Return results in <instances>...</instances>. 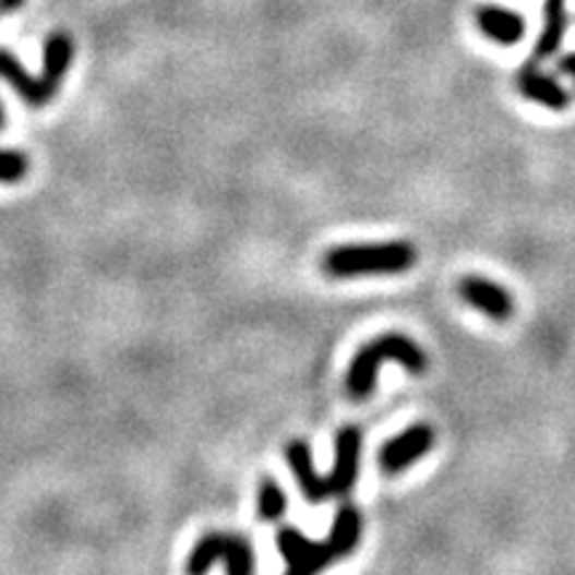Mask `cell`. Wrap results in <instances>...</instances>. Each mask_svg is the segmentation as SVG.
<instances>
[{
    "label": "cell",
    "mask_w": 575,
    "mask_h": 575,
    "mask_svg": "<svg viewBox=\"0 0 575 575\" xmlns=\"http://www.w3.org/2000/svg\"><path fill=\"white\" fill-rule=\"evenodd\" d=\"M384 362H397L399 368L410 373V376H421L427 373V352L414 342V338L403 336V333H384L368 342L366 347L357 349V355L349 362L347 371V392L352 399H366L376 390L379 368Z\"/></svg>",
    "instance_id": "1"
},
{
    "label": "cell",
    "mask_w": 575,
    "mask_h": 575,
    "mask_svg": "<svg viewBox=\"0 0 575 575\" xmlns=\"http://www.w3.org/2000/svg\"><path fill=\"white\" fill-rule=\"evenodd\" d=\"M419 251L408 240H386V243L336 245L323 256V269L331 277H366V275H399L414 269Z\"/></svg>",
    "instance_id": "2"
},
{
    "label": "cell",
    "mask_w": 575,
    "mask_h": 575,
    "mask_svg": "<svg viewBox=\"0 0 575 575\" xmlns=\"http://www.w3.org/2000/svg\"><path fill=\"white\" fill-rule=\"evenodd\" d=\"M277 552H280L283 560H286V567L290 575L318 573L336 560L331 552L328 541L318 543L296 528L277 530Z\"/></svg>",
    "instance_id": "3"
},
{
    "label": "cell",
    "mask_w": 575,
    "mask_h": 575,
    "mask_svg": "<svg viewBox=\"0 0 575 575\" xmlns=\"http://www.w3.org/2000/svg\"><path fill=\"white\" fill-rule=\"evenodd\" d=\"M434 447V429L429 423H414L405 432H399L397 438H392L390 443H384L379 453V466L386 475H399L408 469L410 464L419 462L421 456H427Z\"/></svg>",
    "instance_id": "4"
},
{
    "label": "cell",
    "mask_w": 575,
    "mask_h": 575,
    "mask_svg": "<svg viewBox=\"0 0 575 575\" xmlns=\"http://www.w3.org/2000/svg\"><path fill=\"white\" fill-rule=\"evenodd\" d=\"M458 296L466 301L469 307H475L477 312L488 314L490 320L495 323H506V320L514 314V299L512 294L499 283L488 280V277L480 275H466L458 283Z\"/></svg>",
    "instance_id": "5"
},
{
    "label": "cell",
    "mask_w": 575,
    "mask_h": 575,
    "mask_svg": "<svg viewBox=\"0 0 575 575\" xmlns=\"http://www.w3.org/2000/svg\"><path fill=\"white\" fill-rule=\"evenodd\" d=\"M360 453H362V432L357 427H344L336 434V456H333V469L325 477L331 495H347L355 488L357 475H360Z\"/></svg>",
    "instance_id": "6"
},
{
    "label": "cell",
    "mask_w": 575,
    "mask_h": 575,
    "mask_svg": "<svg viewBox=\"0 0 575 575\" xmlns=\"http://www.w3.org/2000/svg\"><path fill=\"white\" fill-rule=\"evenodd\" d=\"M517 88L519 94L528 101L547 107L552 112H565L571 105V94L560 86L554 75H547L543 70H538L536 62H528L519 70L517 75Z\"/></svg>",
    "instance_id": "7"
},
{
    "label": "cell",
    "mask_w": 575,
    "mask_h": 575,
    "mask_svg": "<svg viewBox=\"0 0 575 575\" xmlns=\"http://www.w3.org/2000/svg\"><path fill=\"white\" fill-rule=\"evenodd\" d=\"M0 77H3V81L9 83V86L14 88L29 107L48 105V101L53 99V94L59 91L57 86H51L44 75L40 77L29 75V72L20 64V59H16L11 51H5V48H0Z\"/></svg>",
    "instance_id": "8"
},
{
    "label": "cell",
    "mask_w": 575,
    "mask_h": 575,
    "mask_svg": "<svg viewBox=\"0 0 575 575\" xmlns=\"http://www.w3.org/2000/svg\"><path fill=\"white\" fill-rule=\"evenodd\" d=\"M286 458L290 464V471H294L296 482H299L301 493L310 504H323L325 499H331L328 486H325V477H320V471L314 469L312 462V451L304 440H294L286 447Z\"/></svg>",
    "instance_id": "9"
},
{
    "label": "cell",
    "mask_w": 575,
    "mask_h": 575,
    "mask_svg": "<svg viewBox=\"0 0 575 575\" xmlns=\"http://www.w3.org/2000/svg\"><path fill=\"white\" fill-rule=\"evenodd\" d=\"M477 24H480L482 35L495 40L499 46H514L523 40L525 20L517 11L501 9V5H482L477 11Z\"/></svg>",
    "instance_id": "10"
},
{
    "label": "cell",
    "mask_w": 575,
    "mask_h": 575,
    "mask_svg": "<svg viewBox=\"0 0 575 575\" xmlns=\"http://www.w3.org/2000/svg\"><path fill=\"white\" fill-rule=\"evenodd\" d=\"M362 536V514L357 512L355 504H342L336 510V517H333L331 525V536H328V547L336 560L342 556H349L357 549Z\"/></svg>",
    "instance_id": "11"
},
{
    "label": "cell",
    "mask_w": 575,
    "mask_h": 575,
    "mask_svg": "<svg viewBox=\"0 0 575 575\" xmlns=\"http://www.w3.org/2000/svg\"><path fill=\"white\" fill-rule=\"evenodd\" d=\"M567 0H547L543 3V29L536 44V59H549L560 51L567 27Z\"/></svg>",
    "instance_id": "12"
},
{
    "label": "cell",
    "mask_w": 575,
    "mask_h": 575,
    "mask_svg": "<svg viewBox=\"0 0 575 575\" xmlns=\"http://www.w3.org/2000/svg\"><path fill=\"white\" fill-rule=\"evenodd\" d=\"M72 57H75V44L67 33L48 35L44 46V77L51 86H62V81L70 72Z\"/></svg>",
    "instance_id": "13"
},
{
    "label": "cell",
    "mask_w": 575,
    "mask_h": 575,
    "mask_svg": "<svg viewBox=\"0 0 575 575\" xmlns=\"http://www.w3.org/2000/svg\"><path fill=\"white\" fill-rule=\"evenodd\" d=\"M221 562L229 575H251L256 571V554H253V547L248 543V538L238 536V532H224Z\"/></svg>",
    "instance_id": "14"
},
{
    "label": "cell",
    "mask_w": 575,
    "mask_h": 575,
    "mask_svg": "<svg viewBox=\"0 0 575 575\" xmlns=\"http://www.w3.org/2000/svg\"><path fill=\"white\" fill-rule=\"evenodd\" d=\"M224 554V532H208L192 547L190 560H187L184 571L190 575H203L214 567V562H219Z\"/></svg>",
    "instance_id": "15"
},
{
    "label": "cell",
    "mask_w": 575,
    "mask_h": 575,
    "mask_svg": "<svg viewBox=\"0 0 575 575\" xmlns=\"http://www.w3.org/2000/svg\"><path fill=\"white\" fill-rule=\"evenodd\" d=\"M286 510H288L286 490L280 488V482L277 480L264 477V480L259 482V517H262L264 523H280Z\"/></svg>",
    "instance_id": "16"
},
{
    "label": "cell",
    "mask_w": 575,
    "mask_h": 575,
    "mask_svg": "<svg viewBox=\"0 0 575 575\" xmlns=\"http://www.w3.org/2000/svg\"><path fill=\"white\" fill-rule=\"evenodd\" d=\"M29 160L20 149H0V184H16L27 177Z\"/></svg>",
    "instance_id": "17"
},
{
    "label": "cell",
    "mask_w": 575,
    "mask_h": 575,
    "mask_svg": "<svg viewBox=\"0 0 575 575\" xmlns=\"http://www.w3.org/2000/svg\"><path fill=\"white\" fill-rule=\"evenodd\" d=\"M560 70L565 72V75H571L575 81V53H567V57L560 59Z\"/></svg>",
    "instance_id": "18"
},
{
    "label": "cell",
    "mask_w": 575,
    "mask_h": 575,
    "mask_svg": "<svg viewBox=\"0 0 575 575\" xmlns=\"http://www.w3.org/2000/svg\"><path fill=\"white\" fill-rule=\"evenodd\" d=\"M24 0H0V14H14L16 9H22Z\"/></svg>",
    "instance_id": "19"
},
{
    "label": "cell",
    "mask_w": 575,
    "mask_h": 575,
    "mask_svg": "<svg viewBox=\"0 0 575 575\" xmlns=\"http://www.w3.org/2000/svg\"><path fill=\"white\" fill-rule=\"evenodd\" d=\"M3 120H5L3 118V107H0V129H3Z\"/></svg>",
    "instance_id": "20"
}]
</instances>
